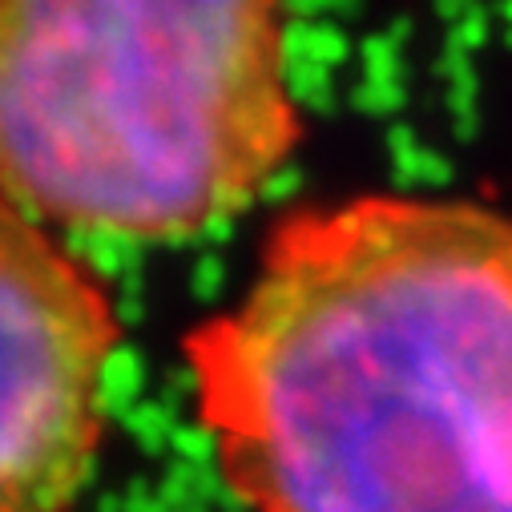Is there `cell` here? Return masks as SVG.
Instances as JSON below:
<instances>
[{
    "label": "cell",
    "instance_id": "1",
    "mask_svg": "<svg viewBox=\"0 0 512 512\" xmlns=\"http://www.w3.org/2000/svg\"><path fill=\"white\" fill-rule=\"evenodd\" d=\"M194 420L246 512H512V214L303 202L182 335Z\"/></svg>",
    "mask_w": 512,
    "mask_h": 512
},
{
    "label": "cell",
    "instance_id": "3",
    "mask_svg": "<svg viewBox=\"0 0 512 512\" xmlns=\"http://www.w3.org/2000/svg\"><path fill=\"white\" fill-rule=\"evenodd\" d=\"M125 327L109 287L0 198V512H77L113 420Z\"/></svg>",
    "mask_w": 512,
    "mask_h": 512
},
{
    "label": "cell",
    "instance_id": "2",
    "mask_svg": "<svg viewBox=\"0 0 512 512\" xmlns=\"http://www.w3.org/2000/svg\"><path fill=\"white\" fill-rule=\"evenodd\" d=\"M299 142L283 0H0V198L49 230L198 238Z\"/></svg>",
    "mask_w": 512,
    "mask_h": 512
}]
</instances>
